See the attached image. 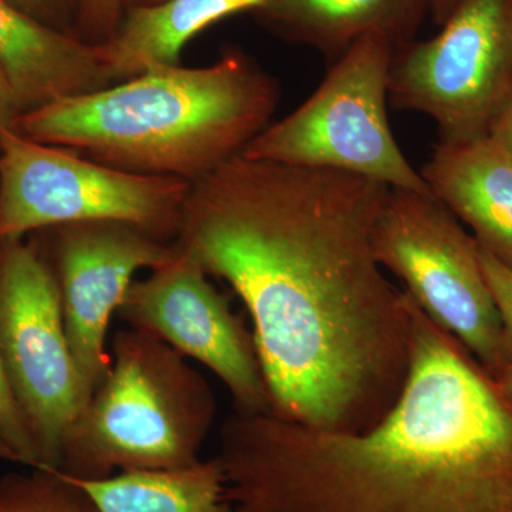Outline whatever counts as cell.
<instances>
[{
  "instance_id": "4",
  "label": "cell",
  "mask_w": 512,
  "mask_h": 512,
  "mask_svg": "<svg viewBox=\"0 0 512 512\" xmlns=\"http://www.w3.org/2000/svg\"><path fill=\"white\" fill-rule=\"evenodd\" d=\"M109 350L107 375L67 434L59 471L93 481L200 461L217 417L208 380L144 330H117Z\"/></svg>"
},
{
  "instance_id": "11",
  "label": "cell",
  "mask_w": 512,
  "mask_h": 512,
  "mask_svg": "<svg viewBox=\"0 0 512 512\" xmlns=\"http://www.w3.org/2000/svg\"><path fill=\"white\" fill-rule=\"evenodd\" d=\"M53 229L56 266H50L59 286L67 340L90 400L109 370L111 319L134 276L170 261L177 247L124 222H76Z\"/></svg>"
},
{
  "instance_id": "10",
  "label": "cell",
  "mask_w": 512,
  "mask_h": 512,
  "mask_svg": "<svg viewBox=\"0 0 512 512\" xmlns=\"http://www.w3.org/2000/svg\"><path fill=\"white\" fill-rule=\"evenodd\" d=\"M117 316L207 367L231 394L235 412L271 413L254 336L183 249L133 282Z\"/></svg>"
},
{
  "instance_id": "27",
  "label": "cell",
  "mask_w": 512,
  "mask_h": 512,
  "mask_svg": "<svg viewBox=\"0 0 512 512\" xmlns=\"http://www.w3.org/2000/svg\"><path fill=\"white\" fill-rule=\"evenodd\" d=\"M163 2V0H126V9L133 6L154 5V3Z\"/></svg>"
},
{
  "instance_id": "7",
  "label": "cell",
  "mask_w": 512,
  "mask_h": 512,
  "mask_svg": "<svg viewBox=\"0 0 512 512\" xmlns=\"http://www.w3.org/2000/svg\"><path fill=\"white\" fill-rule=\"evenodd\" d=\"M373 248L380 266L403 282V291L427 318L493 379L503 372V328L480 247L443 202L433 194L390 188Z\"/></svg>"
},
{
  "instance_id": "1",
  "label": "cell",
  "mask_w": 512,
  "mask_h": 512,
  "mask_svg": "<svg viewBox=\"0 0 512 512\" xmlns=\"http://www.w3.org/2000/svg\"><path fill=\"white\" fill-rule=\"evenodd\" d=\"M389 185L232 158L191 183L174 242L252 320L271 413L315 429L376 426L412 360L409 296L377 262Z\"/></svg>"
},
{
  "instance_id": "8",
  "label": "cell",
  "mask_w": 512,
  "mask_h": 512,
  "mask_svg": "<svg viewBox=\"0 0 512 512\" xmlns=\"http://www.w3.org/2000/svg\"><path fill=\"white\" fill-rule=\"evenodd\" d=\"M443 25L397 47L390 99L436 121L441 143L488 136L512 97V0H463Z\"/></svg>"
},
{
  "instance_id": "14",
  "label": "cell",
  "mask_w": 512,
  "mask_h": 512,
  "mask_svg": "<svg viewBox=\"0 0 512 512\" xmlns=\"http://www.w3.org/2000/svg\"><path fill=\"white\" fill-rule=\"evenodd\" d=\"M429 0H264L255 10L286 39L342 56L366 35L406 45Z\"/></svg>"
},
{
  "instance_id": "23",
  "label": "cell",
  "mask_w": 512,
  "mask_h": 512,
  "mask_svg": "<svg viewBox=\"0 0 512 512\" xmlns=\"http://www.w3.org/2000/svg\"><path fill=\"white\" fill-rule=\"evenodd\" d=\"M22 116L15 94L10 89L8 80L0 72V128H16Z\"/></svg>"
},
{
  "instance_id": "17",
  "label": "cell",
  "mask_w": 512,
  "mask_h": 512,
  "mask_svg": "<svg viewBox=\"0 0 512 512\" xmlns=\"http://www.w3.org/2000/svg\"><path fill=\"white\" fill-rule=\"evenodd\" d=\"M0 512H100L90 494L59 470L30 468L0 478Z\"/></svg>"
},
{
  "instance_id": "13",
  "label": "cell",
  "mask_w": 512,
  "mask_h": 512,
  "mask_svg": "<svg viewBox=\"0 0 512 512\" xmlns=\"http://www.w3.org/2000/svg\"><path fill=\"white\" fill-rule=\"evenodd\" d=\"M434 197L512 269V158L490 136L440 143L421 170Z\"/></svg>"
},
{
  "instance_id": "22",
  "label": "cell",
  "mask_w": 512,
  "mask_h": 512,
  "mask_svg": "<svg viewBox=\"0 0 512 512\" xmlns=\"http://www.w3.org/2000/svg\"><path fill=\"white\" fill-rule=\"evenodd\" d=\"M488 136L512 158V97L494 120Z\"/></svg>"
},
{
  "instance_id": "26",
  "label": "cell",
  "mask_w": 512,
  "mask_h": 512,
  "mask_svg": "<svg viewBox=\"0 0 512 512\" xmlns=\"http://www.w3.org/2000/svg\"><path fill=\"white\" fill-rule=\"evenodd\" d=\"M0 460L10 461V463H16V458L13 456L10 448L6 446L5 441L0 439Z\"/></svg>"
},
{
  "instance_id": "5",
  "label": "cell",
  "mask_w": 512,
  "mask_h": 512,
  "mask_svg": "<svg viewBox=\"0 0 512 512\" xmlns=\"http://www.w3.org/2000/svg\"><path fill=\"white\" fill-rule=\"evenodd\" d=\"M397 46L366 35L336 59L301 107L269 124L242 151L249 160L328 168L390 188L433 194L394 140L386 103Z\"/></svg>"
},
{
  "instance_id": "9",
  "label": "cell",
  "mask_w": 512,
  "mask_h": 512,
  "mask_svg": "<svg viewBox=\"0 0 512 512\" xmlns=\"http://www.w3.org/2000/svg\"><path fill=\"white\" fill-rule=\"evenodd\" d=\"M0 356L39 468L59 470L64 440L89 399L67 340L52 266L22 238L0 242Z\"/></svg>"
},
{
  "instance_id": "2",
  "label": "cell",
  "mask_w": 512,
  "mask_h": 512,
  "mask_svg": "<svg viewBox=\"0 0 512 512\" xmlns=\"http://www.w3.org/2000/svg\"><path fill=\"white\" fill-rule=\"evenodd\" d=\"M409 309V376L376 426L338 433L274 413L224 421L215 457L239 511L512 512V407L410 296Z\"/></svg>"
},
{
  "instance_id": "16",
  "label": "cell",
  "mask_w": 512,
  "mask_h": 512,
  "mask_svg": "<svg viewBox=\"0 0 512 512\" xmlns=\"http://www.w3.org/2000/svg\"><path fill=\"white\" fill-rule=\"evenodd\" d=\"M76 481L100 512H241L229 500L217 457L174 470L126 471L103 480Z\"/></svg>"
},
{
  "instance_id": "25",
  "label": "cell",
  "mask_w": 512,
  "mask_h": 512,
  "mask_svg": "<svg viewBox=\"0 0 512 512\" xmlns=\"http://www.w3.org/2000/svg\"><path fill=\"white\" fill-rule=\"evenodd\" d=\"M495 384L498 390L503 394L505 402L512 407V366H507L497 377H495Z\"/></svg>"
},
{
  "instance_id": "3",
  "label": "cell",
  "mask_w": 512,
  "mask_h": 512,
  "mask_svg": "<svg viewBox=\"0 0 512 512\" xmlns=\"http://www.w3.org/2000/svg\"><path fill=\"white\" fill-rule=\"evenodd\" d=\"M279 101L272 76L228 52L207 67H151L99 92L63 97L19 117L16 130L128 173L194 183L269 126Z\"/></svg>"
},
{
  "instance_id": "12",
  "label": "cell",
  "mask_w": 512,
  "mask_h": 512,
  "mask_svg": "<svg viewBox=\"0 0 512 512\" xmlns=\"http://www.w3.org/2000/svg\"><path fill=\"white\" fill-rule=\"evenodd\" d=\"M0 72L20 113L113 86L104 45L84 42L0 0Z\"/></svg>"
},
{
  "instance_id": "20",
  "label": "cell",
  "mask_w": 512,
  "mask_h": 512,
  "mask_svg": "<svg viewBox=\"0 0 512 512\" xmlns=\"http://www.w3.org/2000/svg\"><path fill=\"white\" fill-rule=\"evenodd\" d=\"M480 259L485 279L500 313L505 362L507 366H512V269L481 247Z\"/></svg>"
},
{
  "instance_id": "6",
  "label": "cell",
  "mask_w": 512,
  "mask_h": 512,
  "mask_svg": "<svg viewBox=\"0 0 512 512\" xmlns=\"http://www.w3.org/2000/svg\"><path fill=\"white\" fill-rule=\"evenodd\" d=\"M191 183L117 170L0 128V242L76 222L134 225L174 242Z\"/></svg>"
},
{
  "instance_id": "24",
  "label": "cell",
  "mask_w": 512,
  "mask_h": 512,
  "mask_svg": "<svg viewBox=\"0 0 512 512\" xmlns=\"http://www.w3.org/2000/svg\"><path fill=\"white\" fill-rule=\"evenodd\" d=\"M461 2H463V0H429L434 16H436V20L439 23H444V20L451 15V12H453Z\"/></svg>"
},
{
  "instance_id": "15",
  "label": "cell",
  "mask_w": 512,
  "mask_h": 512,
  "mask_svg": "<svg viewBox=\"0 0 512 512\" xmlns=\"http://www.w3.org/2000/svg\"><path fill=\"white\" fill-rule=\"evenodd\" d=\"M264 0H163L127 8L116 35L104 43L114 84L151 67L175 66L185 45L218 20L258 10Z\"/></svg>"
},
{
  "instance_id": "21",
  "label": "cell",
  "mask_w": 512,
  "mask_h": 512,
  "mask_svg": "<svg viewBox=\"0 0 512 512\" xmlns=\"http://www.w3.org/2000/svg\"><path fill=\"white\" fill-rule=\"evenodd\" d=\"M8 2L52 28L76 35L74 26H76L79 0H8Z\"/></svg>"
},
{
  "instance_id": "18",
  "label": "cell",
  "mask_w": 512,
  "mask_h": 512,
  "mask_svg": "<svg viewBox=\"0 0 512 512\" xmlns=\"http://www.w3.org/2000/svg\"><path fill=\"white\" fill-rule=\"evenodd\" d=\"M0 439L10 448L16 463L28 468H39V456L23 414L6 377L0 356Z\"/></svg>"
},
{
  "instance_id": "19",
  "label": "cell",
  "mask_w": 512,
  "mask_h": 512,
  "mask_svg": "<svg viewBox=\"0 0 512 512\" xmlns=\"http://www.w3.org/2000/svg\"><path fill=\"white\" fill-rule=\"evenodd\" d=\"M126 0H79L74 33L84 42L104 45L116 35Z\"/></svg>"
}]
</instances>
